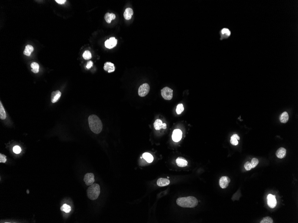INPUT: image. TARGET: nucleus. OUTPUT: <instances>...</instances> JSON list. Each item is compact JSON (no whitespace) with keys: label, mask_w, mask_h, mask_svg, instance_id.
Returning <instances> with one entry per match:
<instances>
[{"label":"nucleus","mask_w":298,"mask_h":223,"mask_svg":"<svg viewBox=\"0 0 298 223\" xmlns=\"http://www.w3.org/2000/svg\"><path fill=\"white\" fill-rule=\"evenodd\" d=\"M90 130L94 133L99 134L102 130L103 125L99 118L96 115H90L88 118Z\"/></svg>","instance_id":"obj_1"},{"label":"nucleus","mask_w":298,"mask_h":223,"mask_svg":"<svg viewBox=\"0 0 298 223\" xmlns=\"http://www.w3.org/2000/svg\"><path fill=\"white\" fill-rule=\"evenodd\" d=\"M177 204L181 207L185 208H193L197 206L198 201L197 199L193 197H180L177 200Z\"/></svg>","instance_id":"obj_2"},{"label":"nucleus","mask_w":298,"mask_h":223,"mask_svg":"<svg viewBox=\"0 0 298 223\" xmlns=\"http://www.w3.org/2000/svg\"><path fill=\"white\" fill-rule=\"evenodd\" d=\"M100 192L99 185L97 184H92L87 189V196L90 200H94L98 198Z\"/></svg>","instance_id":"obj_3"},{"label":"nucleus","mask_w":298,"mask_h":223,"mask_svg":"<svg viewBox=\"0 0 298 223\" xmlns=\"http://www.w3.org/2000/svg\"><path fill=\"white\" fill-rule=\"evenodd\" d=\"M161 95L165 100H171L173 97V90L168 87H165L161 90Z\"/></svg>","instance_id":"obj_4"},{"label":"nucleus","mask_w":298,"mask_h":223,"mask_svg":"<svg viewBox=\"0 0 298 223\" xmlns=\"http://www.w3.org/2000/svg\"><path fill=\"white\" fill-rule=\"evenodd\" d=\"M150 87L148 84L144 83L139 87L138 90V94L140 97H144L148 94L150 91Z\"/></svg>","instance_id":"obj_5"},{"label":"nucleus","mask_w":298,"mask_h":223,"mask_svg":"<svg viewBox=\"0 0 298 223\" xmlns=\"http://www.w3.org/2000/svg\"><path fill=\"white\" fill-rule=\"evenodd\" d=\"M84 180L87 186L91 185L95 181L94 175L92 173H87L84 176Z\"/></svg>","instance_id":"obj_6"},{"label":"nucleus","mask_w":298,"mask_h":223,"mask_svg":"<svg viewBox=\"0 0 298 223\" xmlns=\"http://www.w3.org/2000/svg\"><path fill=\"white\" fill-rule=\"evenodd\" d=\"M267 204L269 207L273 208L275 207L277 205L275 196L272 194H269L267 196Z\"/></svg>","instance_id":"obj_7"},{"label":"nucleus","mask_w":298,"mask_h":223,"mask_svg":"<svg viewBox=\"0 0 298 223\" xmlns=\"http://www.w3.org/2000/svg\"><path fill=\"white\" fill-rule=\"evenodd\" d=\"M182 137V132L180 129H175L174 130L172 134V140L175 142H178L181 140Z\"/></svg>","instance_id":"obj_8"},{"label":"nucleus","mask_w":298,"mask_h":223,"mask_svg":"<svg viewBox=\"0 0 298 223\" xmlns=\"http://www.w3.org/2000/svg\"><path fill=\"white\" fill-rule=\"evenodd\" d=\"M104 44L106 48L108 49H112L117 45V40L114 37H111L109 39L106 40Z\"/></svg>","instance_id":"obj_9"},{"label":"nucleus","mask_w":298,"mask_h":223,"mask_svg":"<svg viewBox=\"0 0 298 223\" xmlns=\"http://www.w3.org/2000/svg\"><path fill=\"white\" fill-rule=\"evenodd\" d=\"M230 182V179L227 176H222L221 178L219 180L220 186L222 189H226L228 187L229 183Z\"/></svg>","instance_id":"obj_10"},{"label":"nucleus","mask_w":298,"mask_h":223,"mask_svg":"<svg viewBox=\"0 0 298 223\" xmlns=\"http://www.w3.org/2000/svg\"><path fill=\"white\" fill-rule=\"evenodd\" d=\"M61 95V93L59 90L53 91L51 94V101L52 103H55L57 102L58 99H60Z\"/></svg>","instance_id":"obj_11"},{"label":"nucleus","mask_w":298,"mask_h":223,"mask_svg":"<svg viewBox=\"0 0 298 223\" xmlns=\"http://www.w3.org/2000/svg\"><path fill=\"white\" fill-rule=\"evenodd\" d=\"M104 69L105 71L110 73L114 72L115 71V68L114 67V65L113 63H111L110 62H106V63H104Z\"/></svg>","instance_id":"obj_12"},{"label":"nucleus","mask_w":298,"mask_h":223,"mask_svg":"<svg viewBox=\"0 0 298 223\" xmlns=\"http://www.w3.org/2000/svg\"><path fill=\"white\" fill-rule=\"evenodd\" d=\"M170 183V180L166 178H159L158 179L157 184L159 187H164L168 185Z\"/></svg>","instance_id":"obj_13"},{"label":"nucleus","mask_w":298,"mask_h":223,"mask_svg":"<svg viewBox=\"0 0 298 223\" xmlns=\"http://www.w3.org/2000/svg\"><path fill=\"white\" fill-rule=\"evenodd\" d=\"M134 12L131 8H128L126 9L124 13V17L127 20H129L131 19Z\"/></svg>","instance_id":"obj_14"},{"label":"nucleus","mask_w":298,"mask_h":223,"mask_svg":"<svg viewBox=\"0 0 298 223\" xmlns=\"http://www.w3.org/2000/svg\"><path fill=\"white\" fill-rule=\"evenodd\" d=\"M176 163L177 165H178V166L181 167V168L187 166L188 163L186 159H185L183 158H181V157L178 158L176 160Z\"/></svg>","instance_id":"obj_15"},{"label":"nucleus","mask_w":298,"mask_h":223,"mask_svg":"<svg viewBox=\"0 0 298 223\" xmlns=\"http://www.w3.org/2000/svg\"><path fill=\"white\" fill-rule=\"evenodd\" d=\"M286 155V150L283 148H280L277 151L276 155L277 157L279 159H282L284 158Z\"/></svg>","instance_id":"obj_16"},{"label":"nucleus","mask_w":298,"mask_h":223,"mask_svg":"<svg viewBox=\"0 0 298 223\" xmlns=\"http://www.w3.org/2000/svg\"><path fill=\"white\" fill-rule=\"evenodd\" d=\"M104 19L108 23H110L111 21L115 19L116 15L113 13H108L105 14Z\"/></svg>","instance_id":"obj_17"},{"label":"nucleus","mask_w":298,"mask_h":223,"mask_svg":"<svg viewBox=\"0 0 298 223\" xmlns=\"http://www.w3.org/2000/svg\"><path fill=\"white\" fill-rule=\"evenodd\" d=\"M154 128L156 130H160L161 129H163V122L162 121L160 120H155V121L154 123Z\"/></svg>","instance_id":"obj_18"},{"label":"nucleus","mask_w":298,"mask_h":223,"mask_svg":"<svg viewBox=\"0 0 298 223\" xmlns=\"http://www.w3.org/2000/svg\"><path fill=\"white\" fill-rule=\"evenodd\" d=\"M279 120L281 123H287L289 120L288 114L287 112H284L282 113L279 117Z\"/></svg>","instance_id":"obj_19"},{"label":"nucleus","mask_w":298,"mask_h":223,"mask_svg":"<svg viewBox=\"0 0 298 223\" xmlns=\"http://www.w3.org/2000/svg\"><path fill=\"white\" fill-rule=\"evenodd\" d=\"M33 51V47L30 45H27V46H25L23 53L24 55H26L27 56H30Z\"/></svg>","instance_id":"obj_20"},{"label":"nucleus","mask_w":298,"mask_h":223,"mask_svg":"<svg viewBox=\"0 0 298 223\" xmlns=\"http://www.w3.org/2000/svg\"><path fill=\"white\" fill-rule=\"evenodd\" d=\"M142 157L144 159H145L147 162L149 163H152L154 160V157L152 155L149 153H145L142 155Z\"/></svg>","instance_id":"obj_21"},{"label":"nucleus","mask_w":298,"mask_h":223,"mask_svg":"<svg viewBox=\"0 0 298 223\" xmlns=\"http://www.w3.org/2000/svg\"><path fill=\"white\" fill-rule=\"evenodd\" d=\"M6 118V114L5 113L3 106L1 102H0V119L4 120Z\"/></svg>","instance_id":"obj_22"},{"label":"nucleus","mask_w":298,"mask_h":223,"mask_svg":"<svg viewBox=\"0 0 298 223\" xmlns=\"http://www.w3.org/2000/svg\"><path fill=\"white\" fill-rule=\"evenodd\" d=\"M240 140V137L237 134H234L231 138L230 142L231 144L236 146L238 144V140Z\"/></svg>","instance_id":"obj_23"},{"label":"nucleus","mask_w":298,"mask_h":223,"mask_svg":"<svg viewBox=\"0 0 298 223\" xmlns=\"http://www.w3.org/2000/svg\"><path fill=\"white\" fill-rule=\"evenodd\" d=\"M30 66H31V67L32 68L31 71L33 72L36 74L39 72V66L38 63L35 62H34L31 64Z\"/></svg>","instance_id":"obj_24"},{"label":"nucleus","mask_w":298,"mask_h":223,"mask_svg":"<svg viewBox=\"0 0 298 223\" xmlns=\"http://www.w3.org/2000/svg\"><path fill=\"white\" fill-rule=\"evenodd\" d=\"M60 210L66 213H69L71 211V207L68 205L64 204L60 208Z\"/></svg>","instance_id":"obj_25"},{"label":"nucleus","mask_w":298,"mask_h":223,"mask_svg":"<svg viewBox=\"0 0 298 223\" xmlns=\"http://www.w3.org/2000/svg\"><path fill=\"white\" fill-rule=\"evenodd\" d=\"M83 57L85 60L90 59L91 58V52L88 50L85 51L83 54Z\"/></svg>","instance_id":"obj_26"},{"label":"nucleus","mask_w":298,"mask_h":223,"mask_svg":"<svg viewBox=\"0 0 298 223\" xmlns=\"http://www.w3.org/2000/svg\"><path fill=\"white\" fill-rule=\"evenodd\" d=\"M184 110V107L183 106V105L182 104H179L178 105L177 107L176 110V112L178 115H180L182 113V112Z\"/></svg>","instance_id":"obj_27"},{"label":"nucleus","mask_w":298,"mask_h":223,"mask_svg":"<svg viewBox=\"0 0 298 223\" xmlns=\"http://www.w3.org/2000/svg\"><path fill=\"white\" fill-rule=\"evenodd\" d=\"M261 223H273V220L270 217H264L261 220Z\"/></svg>","instance_id":"obj_28"},{"label":"nucleus","mask_w":298,"mask_h":223,"mask_svg":"<svg viewBox=\"0 0 298 223\" xmlns=\"http://www.w3.org/2000/svg\"><path fill=\"white\" fill-rule=\"evenodd\" d=\"M259 163V160L257 158H253L251 160V164L252 165V168H255L256 166H257Z\"/></svg>","instance_id":"obj_29"},{"label":"nucleus","mask_w":298,"mask_h":223,"mask_svg":"<svg viewBox=\"0 0 298 223\" xmlns=\"http://www.w3.org/2000/svg\"><path fill=\"white\" fill-rule=\"evenodd\" d=\"M221 33L223 35H226V36H229L231 34V32L229 29L224 28L221 30Z\"/></svg>","instance_id":"obj_30"},{"label":"nucleus","mask_w":298,"mask_h":223,"mask_svg":"<svg viewBox=\"0 0 298 223\" xmlns=\"http://www.w3.org/2000/svg\"><path fill=\"white\" fill-rule=\"evenodd\" d=\"M22 149L20 147L18 146H15L13 148V151L15 154H19L21 152Z\"/></svg>","instance_id":"obj_31"},{"label":"nucleus","mask_w":298,"mask_h":223,"mask_svg":"<svg viewBox=\"0 0 298 223\" xmlns=\"http://www.w3.org/2000/svg\"><path fill=\"white\" fill-rule=\"evenodd\" d=\"M244 167L246 171H249L252 168L251 163L248 162V161L246 163L244 164Z\"/></svg>","instance_id":"obj_32"},{"label":"nucleus","mask_w":298,"mask_h":223,"mask_svg":"<svg viewBox=\"0 0 298 223\" xmlns=\"http://www.w3.org/2000/svg\"><path fill=\"white\" fill-rule=\"evenodd\" d=\"M7 159L6 156H5L4 155H2V154H0V163H5V162H6Z\"/></svg>","instance_id":"obj_33"},{"label":"nucleus","mask_w":298,"mask_h":223,"mask_svg":"<svg viewBox=\"0 0 298 223\" xmlns=\"http://www.w3.org/2000/svg\"><path fill=\"white\" fill-rule=\"evenodd\" d=\"M92 65H93V62H92V61H90L88 62L87 65H86V68H87V69H89L91 68V66H92Z\"/></svg>","instance_id":"obj_34"},{"label":"nucleus","mask_w":298,"mask_h":223,"mask_svg":"<svg viewBox=\"0 0 298 223\" xmlns=\"http://www.w3.org/2000/svg\"><path fill=\"white\" fill-rule=\"evenodd\" d=\"M55 2H56L57 3L62 5V4H64L66 2V0H55Z\"/></svg>","instance_id":"obj_35"},{"label":"nucleus","mask_w":298,"mask_h":223,"mask_svg":"<svg viewBox=\"0 0 298 223\" xmlns=\"http://www.w3.org/2000/svg\"><path fill=\"white\" fill-rule=\"evenodd\" d=\"M27 193H28H28H29V192L28 190H27Z\"/></svg>","instance_id":"obj_36"}]
</instances>
